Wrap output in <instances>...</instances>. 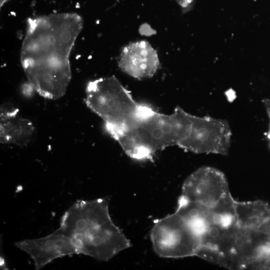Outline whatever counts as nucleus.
<instances>
[{"label":"nucleus","instance_id":"8","mask_svg":"<svg viewBox=\"0 0 270 270\" xmlns=\"http://www.w3.org/2000/svg\"><path fill=\"white\" fill-rule=\"evenodd\" d=\"M109 202L107 197L76 201L62 216L60 226L54 232L72 238L112 220Z\"/></svg>","mask_w":270,"mask_h":270},{"label":"nucleus","instance_id":"11","mask_svg":"<svg viewBox=\"0 0 270 270\" xmlns=\"http://www.w3.org/2000/svg\"><path fill=\"white\" fill-rule=\"evenodd\" d=\"M35 128L32 121L19 114L12 104H2L0 110V142L18 146L27 145L32 138Z\"/></svg>","mask_w":270,"mask_h":270},{"label":"nucleus","instance_id":"6","mask_svg":"<svg viewBox=\"0 0 270 270\" xmlns=\"http://www.w3.org/2000/svg\"><path fill=\"white\" fill-rule=\"evenodd\" d=\"M71 238L78 254L102 261L108 260L130 246V240L112 220Z\"/></svg>","mask_w":270,"mask_h":270},{"label":"nucleus","instance_id":"4","mask_svg":"<svg viewBox=\"0 0 270 270\" xmlns=\"http://www.w3.org/2000/svg\"><path fill=\"white\" fill-rule=\"evenodd\" d=\"M155 252L165 258L196 256L200 236L176 212L155 222L150 233Z\"/></svg>","mask_w":270,"mask_h":270},{"label":"nucleus","instance_id":"15","mask_svg":"<svg viewBox=\"0 0 270 270\" xmlns=\"http://www.w3.org/2000/svg\"><path fill=\"white\" fill-rule=\"evenodd\" d=\"M178 4L184 10L190 8L194 0H176Z\"/></svg>","mask_w":270,"mask_h":270},{"label":"nucleus","instance_id":"9","mask_svg":"<svg viewBox=\"0 0 270 270\" xmlns=\"http://www.w3.org/2000/svg\"><path fill=\"white\" fill-rule=\"evenodd\" d=\"M14 244L30 256L38 270L58 258L78 254L71 238L54 232L42 238L18 241Z\"/></svg>","mask_w":270,"mask_h":270},{"label":"nucleus","instance_id":"7","mask_svg":"<svg viewBox=\"0 0 270 270\" xmlns=\"http://www.w3.org/2000/svg\"><path fill=\"white\" fill-rule=\"evenodd\" d=\"M230 193L224 174L214 168L204 166L185 180L181 196L210 208Z\"/></svg>","mask_w":270,"mask_h":270},{"label":"nucleus","instance_id":"12","mask_svg":"<svg viewBox=\"0 0 270 270\" xmlns=\"http://www.w3.org/2000/svg\"><path fill=\"white\" fill-rule=\"evenodd\" d=\"M236 224L250 230L270 233V204L260 200H236Z\"/></svg>","mask_w":270,"mask_h":270},{"label":"nucleus","instance_id":"2","mask_svg":"<svg viewBox=\"0 0 270 270\" xmlns=\"http://www.w3.org/2000/svg\"><path fill=\"white\" fill-rule=\"evenodd\" d=\"M192 116L180 107L166 114L144 104L136 117L110 136L132 159L150 160L158 151L178 146L189 130Z\"/></svg>","mask_w":270,"mask_h":270},{"label":"nucleus","instance_id":"16","mask_svg":"<svg viewBox=\"0 0 270 270\" xmlns=\"http://www.w3.org/2000/svg\"><path fill=\"white\" fill-rule=\"evenodd\" d=\"M8 0H0V8L4 6V4L7 2Z\"/></svg>","mask_w":270,"mask_h":270},{"label":"nucleus","instance_id":"10","mask_svg":"<svg viewBox=\"0 0 270 270\" xmlns=\"http://www.w3.org/2000/svg\"><path fill=\"white\" fill-rule=\"evenodd\" d=\"M159 64L156 50L145 40L132 42L125 46L118 61L119 67L124 72L138 79L152 76Z\"/></svg>","mask_w":270,"mask_h":270},{"label":"nucleus","instance_id":"14","mask_svg":"<svg viewBox=\"0 0 270 270\" xmlns=\"http://www.w3.org/2000/svg\"><path fill=\"white\" fill-rule=\"evenodd\" d=\"M263 103L267 112L270 121L269 128L266 136L270 144V98H266L264 100Z\"/></svg>","mask_w":270,"mask_h":270},{"label":"nucleus","instance_id":"3","mask_svg":"<svg viewBox=\"0 0 270 270\" xmlns=\"http://www.w3.org/2000/svg\"><path fill=\"white\" fill-rule=\"evenodd\" d=\"M85 102L103 120L110 136L136 117L144 104L137 102L114 76L89 82Z\"/></svg>","mask_w":270,"mask_h":270},{"label":"nucleus","instance_id":"1","mask_svg":"<svg viewBox=\"0 0 270 270\" xmlns=\"http://www.w3.org/2000/svg\"><path fill=\"white\" fill-rule=\"evenodd\" d=\"M20 62L30 84L42 97L56 100L66 92L72 78L70 56L83 26L74 12L30 18Z\"/></svg>","mask_w":270,"mask_h":270},{"label":"nucleus","instance_id":"5","mask_svg":"<svg viewBox=\"0 0 270 270\" xmlns=\"http://www.w3.org/2000/svg\"><path fill=\"white\" fill-rule=\"evenodd\" d=\"M232 134L226 120L192 115L189 130L178 146L195 154L226 156L230 146Z\"/></svg>","mask_w":270,"mask_h":270},{"label":"nucleus","instance_id":"13","mask_svg":"<svg viewBox=\"0 0 270 270\" xmlns=\"http://www.w3.org/2000/svg\"><path fill=\"white\" fill-rule=\"evenodd\" d=\"M176 212L200 236L210 225V210L205 206L180 196Z\"/></svg>","mask_w":270,"mask_h":270}]
</instances>
